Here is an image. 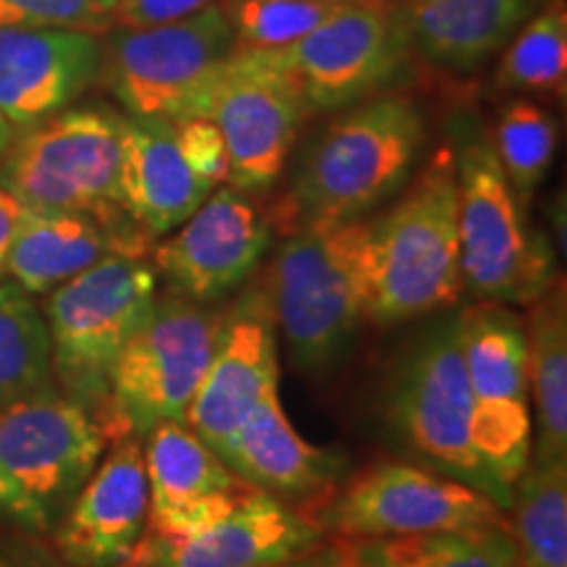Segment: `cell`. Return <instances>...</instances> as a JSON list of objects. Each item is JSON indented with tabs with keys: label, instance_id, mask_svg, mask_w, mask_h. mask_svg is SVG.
Here are the masks:
<instances>
[{
	"label": "cell",
	"instance_id": "6da1fadb",
	"mask_svg": "<svg viewBox=\"0 0 567 567\" xmlns=\"http://www.w3.org/2000/svg\"><path fill=\"white\" fill-rule=\"evenodd\" d=\"M425 145V118L405 95L360 101L310 140L292 187L268 210L274 229L365 218L405 187Z\"/></svg>",
	"mask_w": 567,
	"mask_h": 567
},
{
	"label": "cell",
	"instance_id": "7a4b0ae2",
	"mask_svg": "<svg viewBox=\"0 0 567 567\" xmlns=\"http://www.w3.org/2000/svg\"><path fill=\"white\" fill-rule=\"evenodd\" d=\"M284 237L264 279L276 329L300 371L329 373L371 321V221L305 226Z\"/></svg>",
	"mask_w": 567,
	"mask_h": 567
},
{
	"label": "cell",
	"instance_id": "3957f363",
	"mask_svg": "<svg viewBox=\"0 0 567 567\" xmlns=\"http://www.w3.org/2000/svg\"><path fill=\"white\" fill-rule=\"evenodd\" d=\"M460 258L457 161L455 147L442 145L371 221V321L392 326L455 308L465 292Z\"/></svg>",
	"mask_w": 567,
	"mask_h": 567
},
{
	"label": "cell",
	"instance_id": "277c9868",
	"mask_svg": "<svg viewBox=\"0 0 567 567\" xmlns=\"http://www.w3.org/2000/svg\"><path fill=\"white\" fill-rule=\"evenodd\" d=\"M431 318L389 373L386 425L394 442L421 465L478 488L507 513L513 492L473 444V400L457 313L444 310Z\"/></svg>",
	"mask_w": 567,
	"mask_h": 567
},
{
	"label": "cell",
	"instance_id": "5b68a950",
	"mask_svg": "<svg viewBox=\"0 0 567 567\" xmlns=\"http://www.w3.org/2000/svg\"><path fill=\"white\" fill-rule=\"evenodd\" d=\"M105 446L97 417L55 386L0 405V517L34 534L55 528Z\"/></svg>",
	"mask_w": 567,
	"mask_h": 567
},
{
	"label": "cell",
	"instance_id": "8992f818",
	"mask_svg": "<svg viewBox=\"0 0 567 567\" xmlns=\"http://www.w3.org/2000/svg\"><path fill=\"white\" fill-rule=\"evenodd\" d=\"M158 300V271L151 255L113 252L76 274L45 300L53 373L63 392L101 417L111 371Z\"/></svg>",
	"mask_w": 567,
	"mask_h": 567
},
{
	"label": "cell",
	"instance_id": "52a82bcc",
	"mask_svg": "<svg viewBox=\"0 0 567 567\" xmlns=\"http://www.w3.org/2000/svg\"><path fill=\"white\" fill-rule=\"evenodd\" d=\"M463 284L478 300L528 308L557 281V250L526 218L492 140L455 147Z\"/></svg>",
	"mask_w": 567,
	"mask_h": 567
},
{
	"label": "cell",
	"instance_id": "ba28073f",
	"mask_svg": "<svg viewBox=\"0 0 567 567\" xmlns=\"http://www.w3.org/2000/svg\"><path fill=\"white\" fill-rule=\"evenodd\" d=\"M237 51L224 3L172 24L109 30L101 71L111 95L134 118H208L224 63Z\"/></svg>",
	"mask_w": 567,
	"mask_h": 567
},
{
	"label": "cell",
	"instance_id": "9c48e42d",
	"mask_svg": "<svg viewBox=\"0 0 567 567\" xmlns=\"http://www.w3.org/2000/svg\"><path fill=\"white\" fill-rule=\"evenodd\" d=\"M224 308L168 292L113 363L109 402L97 423L109 444L142 439L155 425L184 421L221 329Z\"/></svg>",
	"mask_w": 567,
	"mask_h": 567
},
{
	"label": "cell",
	"instance_id": "30bf717a",
	"mask_svg": "<svg viewBox=\"0 0 567 567\" xmlns=\"http://www.w3.org/2000/svg\"><path fill=\"white\" fill-rule=\"evenodd\" d=\"M122 122L103 109H71L24 126L0 158V187L27 210L126 216L118 205Z\"/></svg>",
	"mask_w": 567,
	"mask_h": 567
},
{
	"label": "cell",
	"instance_id": "8fae6325",
	"mask_svg": "<svg viewBox=\"0 0 567 567\" xmlns=\"http://www.w3.org/2000/svg\"><path fill=\"white\" fill-rule=\"evenodd\" d=\"M310 517L323 536L350 542L507 526L505 509L478 488L410 460L368 465Z\"/></svg>",
	"mask_w": 567,
	"mask_h": 567
},
{
	"label": "cell",
	"instance_id": "7c38bea8",
	"mask_svg": "<svg viewBox=\"0 0 567 567\" xmlns=\"http://www.w3.org/2000/svg\"><path fill=\"white\" fill-rule=\"evenodd\" d=\"M457 323L473 400V444L513 492L534 442L526 321L509 305L476 300L460 310Z\"/></svg>",
	"mask_w": 567,
	"mask_h": 567
},
{
	"label": "cell",
	"instance_id": "4fadbf2b",
	"mask_svg": "<svg viewBox=\"0 0 567 567\" xmlns=\"http://www.w3.org/2000/svg\"><path fill=\"white\" fill-rule=\"evenodd\" d=\"M400 13L379 0H347L295 45L266 51L310 111L344 109L386 84L408 55Z\"/></svg>",
	"mask_w": 567,
	"mask_h": 567
},
{
	"label": "cell",
	"instance_id": "5bb4252c",
	"mask_svg": "<svg viewBox=\"0 0 567 567\" xmlns=\"http://www.w3.org/2000/svg\"><path fill=\"white\" fill-rule=\"evenodd\" d=\"M310 109L266 51H234L213 90L210 116L229 153V182L243 193L271 189Z\"/></svg>",
	"mask_w": 567,
	"mask_h": 567
},
{
	"label": "cell",
	"instance_id": "9a60e30c",
	"mask_svg": "<svg viewBox=\"0 0 567 567\" xmlns=\"http://www.w3.org/2000/svg\"><path fill=\"white\" fill-rule=\"evenodd\" d=\"M271 237L268 210L250 193L218 184L187 221L153 245L151 260L172 292L216 302L250 281Z\"/></svg>",
	"mask_w": 567,
	"mask_h": 567
},
{
	"label": "cell",
	"instance_id": "2e32d148",
	"mask_svg": "<svg viewBox=\"0 0 567 567\" xmlns=\"http://www.w3.org/2000/svg\"><path fill=\"white\" fill-rule=\"evenodd\" d=\"M274 394H279V329L266 284L252 281L224 308L210 363L184 423L218 455L239 423Z\"/></svg>",
	"mask_w": 567,
	"mask_h": 567
},
{
	"label": "cell",
	"instance_id": "e0dca14e",
	"mask_svg": "<svg viewBox=\"0 0 567 567\" xmlns=\"http://www.w3.org/2000/svg\"><path fill=\"white\" fill-rule=\"evenodd\" d=\"M147 476L145 534L187 538L224 520L252 492L184 421L142 436Z\"/></svg>",
	"mask_w": 567,
	"mask_h": 567
},
{
	"label": "cell",
	"instance_id": "ac0fdd59",
	"mask_svg": "<svg viewBox=\"0 0 567 567\" xmlns=\"http://www.w3.org/2000/svg\"><path fill=\"white\" fill-rule=\"evenodd\" d=\"M310 515L252 488L216 526L187 538L142 534L124 567H279L321 547Z\"/></svg>",
	"mask_w": 567,
	"mask_h": 567
},
{
	"label": "cell",
	"instance_id": "d6986e66",
	"mask_svg": "<svg viewBox=\"0 0 567 567\" xmlns=\"http://www.w3.org/2000/svg\"><path fill=\"white\" fill-rule=\"evenodd\" d=\"M111 444L55 523V547L69 567H124L145 534L151 496L142 439L124 436Z\"/></svg>",
	"mask_w": 567,
	"mask_h": 567
},
{
	"label": "cell",
	"instance_id": "ffe728a7",
	"mask_svg": "<svg viewBox=\"0 0 567 567\" xmlns=\"http://www.w3.org/2000/svg\"><path fill=\"white\" fill-rule=\"evenodd\" d=\"M101 71V40L76 30L0 27V113L30 126L74 103Z\"/></svg>",
	"mask_w": 567,
	"mask_h": 567
},
{
	"label": "cell",
	"instance_id": "44dd1931",
	"mask_svg": "<svg viewBox=\"0 0 567 567\" xmlns=\"http://www.w3.org/2000/svg\"><path fill=\"white\" fill-rule=\"evenodd\" d=\"M113 252L151 255L153 239L126 216L24 210L6 274L24 292L48 295Z\"/></svg>",
	"mask_w": 567,
	"mask_h": 567
},
{
	"label": "cell",
	"instance_id": "7402d4cb",
	"mask_svg": "<svg viewBox=\"0 0 567 567\" xmlns=\"http://www.w3.org/2000/svg\"><path fill=\"white\" fill-rule=\"evenodd\" d=\"M218 457L245 484L292 507L297 502L326 499V492H331L344 473L342 455L321 450L297 434L279 394L260 402L239 423Z\"/></svg>",
	"mask_w": 567,
	"mask_h": 567
},
{
	"label": "cell",
	"instance_id": "603a6c76",
	"mask_svg": "<svg viewBox=\"0 0 567 567\" xmlns=\"http://www.w3.org/2000/svg\"><path fill=\"white\" fill-rule=\"evenodd\" d=\"M213 189L182 158L174 124L163 118H124L118 205L147 237H166L200 208Z\"/></svg>",
	"mask_w": 567,
	"mask_h": 567
},
{
	"label": "cell",
	"instance_id": "cb8c5ba5",
	"mask_svg": "<svg viewBox=\"0 0 567 567\" xmlns=\"http://www.w3.org/2000/svg\"><path fill=\"white\" fill-rule=\"evenodd\" d=\"M542 0H410L400 13L408 45L450 71H473L499 53Z\"/></svg>",
	"mask_w": 567,
	"mask_h": 567
},
{
	"label": "cell",
	"instance_id": "d4e9b609",
	"mask_svg": "<svg viewBox=\"0 0 567 567\" xmlns=\"http://www.w3.org/2000/svg\"><path fill=\"white\" fill-rule=\"evenodd\" d=\"M526 350L530 394V460H567V297L565 279L528 305Z\"/></svg>",
	"mask_w": 567,
	"mask_h": 567
},
{
	"label": "cell",
	"instance_id": "484cf974",
	"mask_svg": "<svg viewBox=\"0 0 567 567\" xmlns=\"http://www.w3.org/2000/svg\"><path fill=\"white\" fill-rule=\"evenodd\" d=\"M360 567H523L507 526L439 530L347 544Z\"/></svg>",
	"mask_w": 567,
	"mask_h": 567
},
{
	"label": "cell",
	"instance_id": "4316f807",
	"mask_svg": "<svg viewBox=\"0 0 567 567\" xmlns=\"http://www.w3.org/2000/svg\"><path fill=\"white\" fill-rule=\"evenodd\" d=\"M507 513L523 567H567V460H528Z\"/></svg>",
	"mask_w": 567,
	"mask_h": 567
},
{
	"label": "cell",
	"instance_id": "83f0119b",
	"mask_svg": "<svg viewBox=\"0 0 567 567\" xmlns=\"http://www.w3.org/2000/svg\"><path fill=\"white\" fill-rule=\"evenodd\" d=\"M48 321L30 292L0 279V405L53 386Z\"/></svg>",
	"mask_w": 567,
	"mask_h": 567
},
{
	"label": "cell",
	"instance_id": "f1b7e54d",
	"mask_svg": "<svg viewBox=\"0 0 567 567\" xmlns=\"http://www.w3.org/2000/svg\"><path fill=\"white\" fill-rule=\"evenodd\" d=\"M567 80V9L565 0H549L530 17L502 55L496 87L502 92L563 97Z\"/></svg>",
	"mask_w": 567,
	"mask_h": 567
},
{
	"label": "cell",
	"instance_id": "f546056e",
	"mask_svg": "<svg viewBox=\"0 0 567 567\" xmlns=\"http://www.w3.org/2000/svg\"><path fill=\"white\" fill-rule=\"evenodd\" d=\"M494 155L523 203L547 179L557 153V124L542 105L515 97L502 109L492 140Z\"/></svg>",
	"mask_w": 567,
	"mask_h": 567
},
{
	"label": "cell",
	"instance_id": "4dcf8cb0",
	"mask_svg": "<svg viewBox=\"0 0 567 567\" xmlns=\"http://www.w3.org/2000/svg\"><path fill=\"white\" fill-rule=\"evenodd\" d=\"M347 0H224L237 51H279L308 38Z\"/></svg>",
	"mask_w": 567,
	"mask_h": 567
},
{
	"label": "cell",
	"instance_id": "1f68e13d",
	"mask_svg": "<svg viewBox=\"0 0 567 567\" xmlns=\"http://www.w3.org/2000/svg\"><path fill=\"white\" fill-rule=\"evenodd\" d=\"M116 0H0V27L109 32Z\"/></svg>",
	"mask_w": 567,
	"mask_h": 567
},
{
	"label": "cell",
	"instance_id": "d6a6232c",
	"mask_svg": "<svg viewBox=\"0 0 567 567\" xmlns=\"http://www.w3.org/2000/svg\"><path fill=\"white\" fill-rule=\"evenodd\" d=\"M174 137L187 166L210 187H218L229 179V153H226L224 134L213 118L197 116L176 122Z\"/></svg>",
	"mask_w": 567,
	"mask_h": 567
},
{
	"label": "cell",
	"instance_id": "836d02e7",
	"mask_svg": "<svg viewBox=\"0 0 567 567\" xmlns=\"http://www.w3.org/2000/svg\"><path fill=\"white\" fill-rule=\"evenodd\" d=\"M216 3L218 0H116L113 24L126 30L172 24Z\"/></svg>",
	"mask_w": 567,
	"mask_h": 567
},
{
	"label": "cell",
	"instance_id": "e575fe53",
	"mask_svg": "<svg viewBox=\"0 0 567 567\" xmlns=\"http://www.w3.org/2000/svg\"><path fill=\"white\" fill-rule=\"evenodd\" d=\"M24 210L27 208L17 200V197L0 187V276L6 274V260H9L13 237H17Z\"/></svg>",
	"mask_w": 567,
	"mask_h": 567
},
{
	"label": "cell",
	"instance_id": "d590c367",
	"mask_svg": "<svg viewBox=\"0 0 567 567\" xmlns=\"http://www.w3.org/2000/svg\"><path fill=\"white\" fill-rule=\"evenodd\" d=\"M279 567H360L354 559L350 557V551L344 547H316L313 551H308V555L292 559V563L287 565H279Z\"/></svg>",
	"mask_w": 567,
	"mask_h": 567
},
{
	"label": "cell",
	"instance_id": "8d00e7d4",
	"mask_svg": "<svg viewBox=\"0 0 567 567\" xmlns=\"http://www.w3.org/2000/svg\"><path fill=\"white\" fill-rule=\"evenodd\" d=\"M0 567H63L55 563L53 557H48L45 551L30 549V547H13L0 551Z\"/></svg>",
	"mask_w": 567,
	"mask_h": 567
},
{
	"label": "cell",
	"instance_id": "74e56055",
	"mask_svg": "<svg viewBox=\"0 0 567 567\" xmlns=\"http://www.w3.org/2000/svg\"><path fill=\"white\" fill-rule=\"evenodd\" d=\"M11 137H13V132H11L9 118H6L3 113H0V158H3V153H6V147H9Z\"/></svg>",
	"mask_w": 567,
	"mask_h": 567
}]
</instances>
